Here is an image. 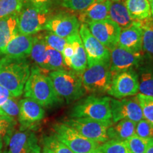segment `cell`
<instances>
[{
	"instance_id": "cell-1",
	"label": "cell",
	"mask_w": 153,
	"mask_h": 153,
	"mask_svg": "<svg viewBox=\"0 0 153 153\" xmlns=\"http://www.w3.org/2000/svg\"><path fill=\"white\" fill-rule=\"evenodd\" d=\"M30 73V64L26 59L7 56L0 59V85L6 88L13 97L19 98L24 94Z\"/></svg>"
},
{
	"instance_id": "cell-2",
	"label": "cell",
	"mask_w": 153,
	"mask_h": 153,
	"mask_svg": "<svg viewBox=\"0 0 153 153\" xmlns=\"http://www.w3.org/2000/svg\"><path fill=\"white\" fill-rule=\"evenodd\" d=\"M45 71L38 66L30 68L29 77L25 85L24 94L26 98L35 101L43 107L57 105L63 101L55 92L53 83Z\"/></svg>"
},
{
	"instance_id": "cell-3",
	"label": "cell",
	"mask_w": 153,
	"mask_h": 153,
	"mask_svg": "<svg viewBox=\"0 0 153 153\" xmlns=\"http://www.w3.org/2000/svg\"><path fill=\"white\" fill-rule=\"evenodd\" d=\"M48 75L57 94L68 103L78 100L85 95L81 74L66 69L51 71Z\"/></svg>"
},
{
	"instance_id": "cell-4",
	"label": "cell",
	"mask_w": 153,
	"mask_h": 153,
	"mask_svg": "<svg viewBox=\"0 0 153 153\" xmlns=\"http://www.w3.org/2000/svg\"><path fill=\"white\" fill-rule=\"evenodd\" d=\"M51 16L50 7L23 3L18 14V33L31 36L39 33L44 30Z\"/></svg>"
},
{
	"instance_id": "cell-5",
	"label": "cell",
	"mask_w": 153,
	"mask_h": 153,
	"mask_svg": "<svg viewBox=\"0 0 153 153\" xmlns=\"http://www.w3.org/2000/svg\"><path fill=\"white\" fill-rule=\"evenodd\" d=\"M111 99L108 97L89 96L74 105L70 117L87 118L101 121L111 120L112 119Z\"/></svg>"
},
{
	"instance_id": "cell-6",
	"label": "cell",
	"mask_w": 153,
	"mask_h": 153,
	"mask_svg": "<svg viewBox=\"0 0 153 153\" xmlns=\"http://www.w3.org/2000/svg\"><path fill=\"white\" fill-rule=\"evenodd\" d=\"M81 76L85 91L96 94L107 93L112 79L110 62L97 63L87 67Z\"/></svg>"
},
{
	"instance_id": "cell-7",
	"label": "cell",
	"mask_w": 153,
	"mask_h": 153,
	"mask_svg": "<svg viewBox=\"0 0 153 153\" xmlns=\"http://www.w3.org/2000/svg\"><path fill=\"white\" fill-rule=\"evenodd\" d=\"M53 135L74 153H89L99 148V143L86 138L79 132L64 123L53 126Z\"/></svg>"
},
{
	"instance_id": "cell-8",
	"label": "cell",
	"mask_w": 153,
	"mask_h": 153,
	"mask_svg": "<svg viewBox=\"0 0 153 153\" xmlns=\"http://www.w3.org/2000/svg\"><path fill=\"white\" fill-rule=\"evenodd\" d=\"M63 123L76 130L86 138L99 143L108 140L107 130L113 124L111 120L101 121L87 118H71Z\"/></svg>"
},
{
	"instance_id": "cell-9",
	"label": "cell",
	"mask_w": 153,
	"mask_h": 153,
	"mask_svg": "<svg viewBox=\"0 0 153 153\" xmlns=\"http://www.w3.org/2000/svg\"><path fill=\"white\" fill-rule=\"evenodd\" d=\"M139 91V82L135 69L124 70L112 74L108 94L120 99L136 95Z\"/></svg>"
},
{
	"instance_id": "cell-10",
	"label": "cell",
	"mask_w": 153,
	"mask_h": 153,
	"mask_svg": "<svg viewBox=\"0 0 153 153\" xmlns=\"http://www.w3.org/2000/svg\"><path fill=\"white\" fill-rule=\"evenodd\" d=\"M79 34L87 53L88 67L110 62V51L91 33L87 24H81Z\"/></svg>"
},
{
	"instance_id": "cell-11",
	"label": "cell",
	"mask_w": 153,
	"mask_h": 153,
	"mask_svg": "<svg viewBox=\"0 0 153 153\" xmlns=\"http://www.w3.org/2000/svg\"><path fill=\"white\" fill-rule=\"evenodd\" d=\"M110 104L114 123L128 119L137 123L144 118L136 96L120 100L111 99Z\"/></svg>"
},
{
	"instance_id": "cell-12",
	"label": "cell",
	"mask_w": 153,
	"mask_h": 153,
	"mask_svg": "<svg viewBox=\"0 0 153 153\" xmlns=\"http://www.w3.org/2000/svg\"><path fill=\"white\" fill-rule=\"evenodd\" d=\"M8 153H31L39 145L36 134L30 129L15 131L13 128L9 132L6 140Z\"/></svg>"
},
{
	"instance_id": "cell-13",
	"label": "cell",
	"mask_w": 153,
	"mask_h": 153,
	"mask_svg": "<svg viewBox=\"0 0 153 153\" xmlns=\"http://www.w3.org/2000/svg\"><path fill=\"white\" fill-rule=\"evenodd\" d=\"M109 51L110 70L112 74L130 69L137 68L145 58L143 52H131L118 45Z\"/></svg>"
},
{
	"instance_id": "cell-14",
	"label": "cell",
	"mask_w": 153,
	"mask_h": 153,
	"mask_svg": "<svg viewBox=\"0 0 153 153\" xmlns=\"http://www.w3.org/2000/svg\"><path fill=\"white\" fill-rule=\"evenodd\" d=\"M81 23L73 14L61 13L51 16L44 30L51 31L60 37L68 38L74 34L79 33Z\"/></svg>"
},
{
	"instance_id": "cell-15",
	"label": "cell",
	"mask_w": 153,
	"mask_h": 153,
	"mask_svg": "<svg viewBox=\"0 0 153 153\" xmlns=\"http://www.w3.org/2000/svg\"><path fill=\"white\" fill-rule=\"evenodd\" d=\"M87 25L91 33L108 50L117 45L121 28L109 18Z\"/></svg>"
},
{
	"instance_id": "cell-16",
	"label": "cell",
	"mask_w": 153,
	"mask_h": 153,
	"mask_svg": "<svg viewBox=\"0 0 153 153\" xmlns=\"http://www.w3.org/2000/svg\"><path fill=\"white\" fill-rule=\"evenodd\" d=\"M45 116L43 106L29 98L19 101V115L18 121L21 128L31 130L36 123H39Z\"/></svg>"
},
{
	"instance_id": "cell-17",
	"label": "cell",
	"mask_w": 153,
	"mask_h": 153,
	"mask_svg": "<svg viewBox=\"0 0 153 153\" xmlns=\"http://www.w3.org/2000/svg\"><path fill=\"white\" fill-rule=\"evenodd\" d=\"M33 36L17 33L11 38L1 53L12 58L26 59L30 54Z\"/></svg>"
},
{
	"instance_id": "cell-18",
	"label": "cell",
	"mask_w": 153,
	"mask_h": 153,
	"mask_svg": "<svg viewBox=\"0 0 153 153\" xmlns=\"http://www.w3.org/2000/svg\"><path fill=\"white\" fill-rule=\"evenodd\" d=\"M143 30L140 22L135 21L129 27L121 29L118 38V46L133 53L142 51Z\"/></svg>"
},
{
	"instance_id": "cell-19",
	"label": "cell",
	"mask_w": 153,
	"mask_h": 153,
	"mask_svg": "<svg viewBox=\"0 0 153 153\" xmlns=\"http://www.w3.org/2000/svg\"><path fill=\"white\" fill-rule=\"evenodd\" d=\"M111 0H96L87 9L79 13V19L81 24L100 22L108 18V11Z\"/></svg>"
},
{
	"instance_id": "cell-20",
	"label": "cell",
	"mask_w": 153,
	"mask_h": 153,
	"mask_svg": "<svg viewBox=\"0 0 153 153\" xmlns=\"http://www.w3.org/2000/svg\"><path fill=\"white\" fill-rule=\"evenodd\" d=\"M137 69L139 91L142 94L153 97V60L145 56Z\"/></svg>"
},
{
	"instance_id": "cell-21",
	"label": "cell",
	"mask_w": 153,
	"mask_h": 153,
	"mask_svg": "<svg viewBox=\"0 0 153 153\" xmlns=\"http://www.w3.org/2000/svg\"><path fill=\"white\" fill-rule=\"evenodd\" d=\"M67 41L74 47V55L72 57L70 68L74 72L82 74L88 67V64L87 53L81 37L79 33H76L67 38Z\"/></svg>"
},
{
	"instance_id": "cell-22",
	"label": "cell",
	"mask_w": 153,
	"mask_h": 153,
	"mask_svg": "<svg viewBox=\"0 0 153 153\" xmlns=\"http://www.w3.org/2000/svg\"><path fill=\"white\" fill-rule=\"evenodd\" d=\"M108 18L117 24L121 29L129 27L135 22L126 7V1H111Z\"/></svg>"
},
{
	"instance_id": "cell-23",
	"label": "cell",
	"mask_w": 153,
	"mask_h": 153,
	"mask_svg": "<svg viewBox=\"0 0 153 153\" xmlns=\"http://www.w3.org/2000/svg\"><path fill=\"white\" fill-rule=\"evenodd\" d=\"M30 56L38 67L44 71L48 72L47 45L44 41L43 33H36L33 35V45Z\"/></svg>"
},
{
	"instance_id": "cell-24",
	"label": "cell",
	"mask_w": 153,
	"mask_h": 153,
	"mask_svg": "<svg viewBox=\"0 0 153 153\" xmlns=\"http://www.w3.org/2000/svg\"><path fill=\"white\" fill-rule=\"evenodd\" d=\"M136 123L128 119L120 120L112 125L107 130L108 139L118 140H127L129 137L135 134Z\"/></svg>"
},
{
	"instance_id": "cell-25",
	"label": "cell",
	"mask_w": 153,
	"mask_h": 153,
	"mask_svg": "<svg viewBox=\"0 0 153 153\" xmlns=\"http://www.w3.org/2000/svg\"><path fill=\"white\" fill-rule=\"evenodd\" d=\"M18 14H11L0 19V53L11 38L18 33Z\"/></svg>"
},
{
	"instance_id": "cell-26",
	"label": "cell",
	"mask_w": 153,
	"mask_h": 153,
	"mask_svg": "<svg viewBox=\"0 0 153 153\" xmlns=\"http://www.w3.org/2000/svg\"><path fill=\"white\" fill-rule=\"evenodd\" d=\"M126 5L133 21L142 22L152 17L149 0H126Z\"/></svg>"
},
{
	"instance_id": "cell-27",
	"label": "cell",
	"mask_w": 153,
	"mask_h": 153,
	"mask_svg": "<svg viewBox=\"0 0 153 153\" xmlns=\"http://www.w3.org/2000/svg\"><path fill=\"white\" fill-rule=\"evenodd\" d=\"M140 22L143 30L142 51L145 57L153 60V19Z\"/></svg>"
},
{
	"instance_id": "cell-28",
	"label": "cell",
	"mask_w": 153,
	"mask_h": 153,
	"mask_svg": "<svg viewBox=\"0 0 153 153\" xmlns=\"http://www.w3.org/2000/svg\"><path fill=\"white\" fill-rule=\"evenodd\" d=\"M19 101L17 100V97H11L0 108V116L8 118L15 123L19 122Z\"/></svg>"
},
{
	"instance_id": "cell-29",
	"label": "cell",
	"mask_w": 153,
	"mask_h": 153,
	"mask_svg": "<svg viewBox=\"0 0 153 153\" xmlns=\"http://www.w3.org/2000/svg\"><path fill=\"white\" fill-rule=\"evenodd\" d=\"M48 67L49 71L59 70H66L67 67L64 62L62 53L47 45Z\"/></svg>"
},
{
	"instance_id": "cell-30",
	"label": "cell",
	"mask_w": 153,
	"mask_h": 153,
	"mask_svg": "<svg viewBox=\"0 0 153 153\" xmlns=\"http://www.w3.org/2000/svg\"><path fill=\"white\" fill-rule=\"evenodd\" d=\"M99 149L103 153H131L126 141L118 140H107Z\"/></svg>"
},
{
	"instance_id": "cell-31",
	"label": "cell",
	"mask_w": 153,
	"mask_h": 153,
	"mask_svg": "<svg viewBox=\"0 0 153 153\" xmlns=\"http://www.w3.org/2000/svg\"><path fill=\"white\" fill-rule=\"evenodd\" d=\"M23 7V0H0V19L16 14Z\"/></svg>"
},
{
	"instance_id": "cell-32",
	"label": "cell",
	"mask_w": 153,
	"mask_h": 153,
	"mask_svg": "<svg viewBox=\"0 0 153 153\" xmlns=\"http://www.w3.org/2000/svg\"><path fill=\"white\" fill-rule=\"evenodd\" d=\"M136 97L145 120L153 125V97L146 96L140 93L137 94Z\"/></svg>"
},
{
	"instance_id": "cell-33",
	"label": "cell",
	"mask_w": 153,
	"mask_h": 153,
	"mask_svg": "<svg viewBox=\"0 0 153 153\" xmlns=\"http://www.w3.org/2000/svg\"><path fill=\"white\" fill-rule=\"evenodd\" d=\"M151 140L142 138L135 134L126 142L131 153H145Z\"/></svg>"
},
{
	"instance_id": "cell-34",
	"label": "cell",
	"mask_w": 153,
	"mask_h": 153,
	"mask_svg": "<svg viewBox=\"0 0 153 153\" xmlns=\"http://www.w3.org/2000/svg\"><path fill=\"white\" fill-rule=\"evenodd\" d=\"M44 41L48 46L56 50L59 52L62 53L63 48L67 44V38L60 37L56 34L52 33L51 31L45 32L43 33Z\"/></svg>"
},
{
	"instance_id": "cell-35",
	"label": "cell",
	"mask_w": 153,
	"mask_h": 153,
	"mask_svg": "<svg viewBox=\"0 0 153 153\" xmlns=\"http://www.w3.org/2000/svg\"><path fill=\"white\" fill-rule=\"evenodd\" d=\"M43 143L44 145L52 150L53 153H74L68 147L57 140L53 134L45 137Z\"/></svg>"
},
{
	"instance_id": "cell-36",
	"label": "cell",
	"mask_w": 153,
	"mask_h": 153,
	"mask_svg": "<svg viewBox=\"0 0 153 153\" xmlns=\"http://www.w3.org/2000/svg\"><path fill=\"white\" fill-rule=\"evenodd\" d=\"M16 124L8 118L0 116V152L4 148L7 135Z\"/></svg>"
},
{
	"instance_id": "cell-37",
	"label": "cell",
	"mask_w": 153,
	"mask_h": 153,
	"mask_svg": "<svg viewBox=\"0 0 153 153\" xmlns=\"http://www.w3.org/2000/svg\"><path fill=\"white\" fill-rule=\"evenodd\" d=\"M62 7L75 11H84L96 0H58Z\"/></svg>"
},
{
	"instance_id": "cell-38",
	"label": "cell",
	"mask_w": 153,
	"mask_h": 153,
	"mask_svg": "<svg viewBox=\"0 0 153 153\" xmlns=\"http://www.w3.org/2000/svg\"><path fill=\"white\" fill-rule=\"evenodd\" d=\"M135 134L142 138L153 139V125L146 120H141L135 126Z\"/></svg>"
},
{
	"instance_id": "cell-39",
	"label": "cell",
	"mask_w": 153,
	"mask_h": 153,
	"mask_svg": "<svg viewBox=\"0 0 153 153\" xmlns=\"http://www.w3.org/2000/svg\"><path fill=\"white\" fill-rule=\"evenodd\" d=\"M62 55L64 59V62L68 68H70L71 66V60L74 55V47L70 42H67L65 46L63 48Z\"/></svg>"
},
{
	"instance_id": "cell-40",
	"label": "cell",
	"mask_w": 153,
	"mask_h": 153,
	"mask_svg": "<svg viewBox=\"0 0 153 153\" xmlns=\"http://www.w3.org/2000/svg\"><path fill=\"white\" fill-rule=\"evenodd\" d=\"M11 97H13L12 94L7 89L0 85V108Z\"/></svg>"
},
{
	"instance_id": "cell-41",
	"label": "cell",
	"mask_w": 153,
	"mask_h": 153,
	"mask_svg": "<svg viewBox=\"0 0 153 153\" xmlns=\"http://www.w3.org/2000/svg\"><path fill=\"white\" fill-rule=\"evenodd\" d=\"M53 0H23V3H28L40 7H50Z\"/></svg>"
},
{
	"instance_id": "cell-42",
	"label": "cell",
	"mask_w": 153,
	"mask_h": 153,
	"mask_svg": "<svg viewBox=\"0 0 153 153\" xmlns=\"http://www.w3.org/2000/svg\"><path fill=\"white\" fill-rule=\"evenodd\" d=\"M145 153H153V139L150 140Z\"/></svg>"
},
{
	"instance_id": "cell-43",
	"label": "cell",
	"mask_w": 153,
	"mask_h": 153,
	"mask_svg": "<svg viewBox=\"0 0 153 153\" xmlns=\"http://www.w3.org/2000/svg\"><path fill=\"white\" fill-rule=\"evenodd\" d=\"M43 153H53V152H52V150H50V149H49L48 148V147L45 146V145H44Z\"/></svg>"
},
{
	"instance_id": "cell-44",
	"label": "cell",
	"mask_w": 153,
	"mask_h": 153,
	"mask_svg": "<svg viewBox=\"0 0 153 153\" xmlns=\"http://www.w3.org/2000/svg\"><path fill=\"white\" fill-rule=\"evenodd\" d=\"M150 4V10H151V16L153 19V0H149Z\"/></svg>"
},
{
	"instance_id": "cell-45",
	"label": "cell",
	"mask_w": 153,
	"mask_h": 153,
	"mask_svg": "<svg viewBox=\"0 0 153 153\" xmlns=\"http://www.w3.org/2000/svg\"><path fill=\"white\" fill-rule=\"evenodd\" d=\"M31 153H41V148H40V146H38L37 148H36L35 150H34Z\"/></svg>"
},
{
	"instance_id": "cell-46",
	"label": "cell",
	"mask_w": 153,
	"mask_h": 153,
	"mask_svg": "<svg viewBox=\"0 0 153 153\" xmlns=\"http://www.w3.org/2000/svg\"><path fill=\"white\" fill-rule=\"evenodd\" d=\"M89 153H103V152H101V151L100 150H99V148H97V149H96V150L91 151V152H89Z\"/></svg>"
},
{
	"instance_id": "cell-47",
	"label": "cell",
	"mask_w": 153,
	"mask_h": 153,
	"mask_svg": "<svg viewBox=\"0 0 153 153\" xmlns=\"http://www.w3.org/2000/svg\"><path fill=\"white\" fill-rule=\"evenodd\" d=\"M111 1H126V0H111Z\"/></svg>"
},
{
	"instance_id": "cell-48",
	"label": "cell",
	"mask_w": 153,
	"mask_h": 153,
	"mask_svg": "<svg viewBox=\"0 0 153 153\" xmlns=\"http://www.w3.org/2000/svg\"><path fill=\"white\" fill-rule=\"evenodd\" d=\"M0 153H8V152H0Z\"/></svg>"
}]
</instances>
